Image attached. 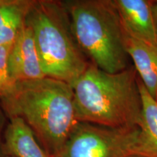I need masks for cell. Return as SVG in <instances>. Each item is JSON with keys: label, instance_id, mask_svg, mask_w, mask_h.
<instances>
[{"label": "cell", "instance_id": "7", "mask_svg": "<svg viewBox=\"0 0 157 157\" xmlns=\"http://www.w3.org/2000/svg\"><path fill=\"white\" fill-rule=\"evenodd\" d=\"M8 70L10 76L15 83L46 77L37 52L32 30L25 21L10 51Z\"/></svg>", "mask_w": 157, "mask_h": 157}, {"label": "cell", "instance_id": "1", "mask_svg": "<svg viewBox=\"0 0 157 157\" xmlns=\"http://www.w3.org/2000/svg\"><path fill=\"white\" fill-rule=\"evenodd\" d=\"M1 101L7 117L24 119L51 157L78 122L71 86L56 78L17 82L13 93Z\"/></svg>", "mask_w": 157, "mask_h": 157}, {"label": "cell", "instance_id": "14", "mask_svg": "<svg viewBox=\"0 0 157 157\" xmlns=\"http://www.w3.org/2000/svg\"><path fill=\"white\" fill-rule=\"evenodd\" d=\"M153 12H154L155 22H156V29H157V2L156 1H153Z\"/></svg>", "mask_w": 157, "mask_h": 157}, {"label": "cell", "instance_id": "12", "mask_svg": "<svg viewBox=\"0 0 157 157\" xmlns=\"http://www.w3.org/2000/svg\"><path fill=\"white\" fill-rule=\"evenodd\" d=\"M13 44L0 46V99L11 95L16 84L12 80L8 70V57Z\"/></svg>", "mask_w": 157, "mask_h": 157}, {"label": "cell", "instance_id": "4", "mask_svg": "<svg viewBox=\"0 0 157 157\" xmlns=\"http://www.w3.org/2000/svg\"><path fill=\"white\" fill-rule=\"evenodd\" d=\"M45 76L71 85L90 63L74 37L63 2L32 1L25 17Z\"/></svg>", "mask_w": 157, "mask_h": 157}, {"label": "cell", "instance_id": "10", "mask_svg": "<svg viewBox=\"0 0 157 157\" xmlns=\"http://www.w3.org/2000/svg\"><path fill=\"white\" fill-rule=\"evenodd\" d=\"M142 101V111L137 127L139 141L137 155L144 157H157V101L147 91L137 78Z\"/></svg>", "mask_w": 157, "mask_h": 157}, {"label": "cell", "instance_id": "13", "mask_svg": "<svg viewBox=\"0 0 157 157\" xmlns=\"http://www.w3.org/2000/svg\"><path fill=\"white\" fill-rule=\"evenodd\" d=\"M7 119H8V117H7V112H6L1 99H0V148L2 146V137H3L5 127L8 122Z\"/></svg>", "mask_w": 157, "mask_h": 157}, {"label": "cell", "instance_id": "3", "mask_svg": "<svg viewBox=\"0 0 157 157\" xmlns=\"http://www.w3.org/2000/svg\"><path fill=\"white\" fill-rule=\"evenodd\" d=\"M74 37L90 63L114 74L129 68L124 31L113 0L63 2Z\"/></svg>", "mask_w": 157, "mask_h": 157}, {"label": "cell", "instance_id": "2", "mask_svg": "<svg viewBox=\"0 0 157 157\" xmlns=\"http://www.w3.org/2000/svg\"><path fill=\"white\" fill-rule=\"evenodd\" d=\"M71 86L78 121L111 128L137 127L142 101L134 68L111 74L90 63Z\"/></svg>", "mask_w": 157, "mask_h": 157}, {"label": "cell", "instance_id": "9", "mask_svg": "<svg viewBox=\"0 0 157 157\" xmlns=\"http://www.w3.org/2000/svg\"><path fill=\"white\" fill-rule=\"evenodd\" d=\"M124 43L127 53L140 77L139 78L157 101V49L133 38L125 31Z\"/></svg>", "mask_w": 157, "mask_h": 157}, {"label": "cell", "instance_id": "8", "mask_svg": "<svg viewBox=\"0 0 157 157\" xmlns=\"http://www.w3.org/2000/svg\"><path fill=\"white\" fill-rule=\"evenodd\" d=\"M5 127L1 150L15 157H51L24 119L11 116Z\"/></svg>", "mask_w": 157, "mask_h": 157}, {"label": "cell", "instance_id": "6", "mask_svg": "<svg viewBox=\"0 0 157 157\" xmlns=\"http://www.w3.org/2000/svg\"><path fill=\"white\" fill-rule=\"evenodd\" d=\"M125 32L157 49V29L153 1L113 0Z\"/></svg>", "mask_w": 157, "mask_h": 157}, {"label": "cell", "instance_id": "11", "mask_svg": "<svg viewBox=\"0 0 157 157\" xmlns=\"http://www.w3.org/2000/svg\"><path fill=\"white\" fill-rule=\"evenodd\" d=\"M31 2L0 0V46L15 42L25 24Z\"/></svg>", "mask_w": 157, "mask_h": 157}, {"label": "cell", "instance_id": "17", "mask_svg": "<svg viewBox=\"0 0 157 157\" xmlns=\"http://www.w3.org/2000/svg\"><path fill=\"white\" fill-rule=\"evenodd\" d=\"M156 2H157V1H156Z\"/></svg>", "mask_w": 157, "mask_h": 157}, {"label": "cell", "instance_id": "15", "mask_svg": "<svg viewBox=\"0 0 157 157\" xmlns=\"http://www.w3.org/2000/svg\"><path fill=\"white\" fill-rule=\"evenodd\" d=\"M126 157H144V156H138V155H130V156H126Z\"/></svg>", "mask_w": 157, "mask_h": 157}, {"label": "cell", "instance_id": "16", "mask_svg": "<svg viewBox=\"0 0 157 157\" xmlns=\"http://www.w3.org/2000/svg\"><path fill=\"white\" fill-rule=\"evenodd\" d=\"M3 157H15V156H9V155H4Z\"/></svg>", "mask_w": 157, "mask_h": 157}, {"label": "cell", "instance_id": "5", "mask_svg": "<svg viewBox=\"0 0 157 157\" xmlns=\"http://www.w3.org/2000/svg\"><path fill=\"white\" fill-rule=\"evenodd\" d=\"M137 127L111 128L78 121L54 157H126L137 155Z\"/></svg>", "mask_w": 157, "mask_h": 157}]
</instances>
